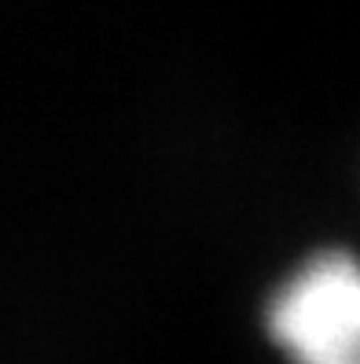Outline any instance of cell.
Instances as JSON below:
<instances>
[{
  "label": "cell",
  "instance_id": "1",
  "mask_svg": "<svg viewBox=\"0 0 360 364\" xmlns=\"http://www.w3.org/2000/svg\"><path fill=\"white\" fill-rule=\"evenodd\" d=\"M265 335L287 364H360V254L327 247L294 265L265 302Z\"/></svg>",
  "mask_w": 360,
  "mask_h": 364
}]
</instances>
